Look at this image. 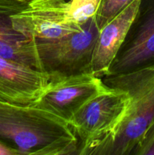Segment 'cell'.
<instances>
[{
	"instance_id": "cell-1",
	"label": "cell",
	"mask_w": 154,
	"mask_h": 155,
	"mask_svg": "<svg viewBox=\"0 0 154 155\" xmlns=\"http://www.w3.org/2000/svg\"><path fill=\"white\" fill-rule=\"evenodd\" d=\"M0 142L19 155H77L78 148L69 123L37 102L0 101Z\"/></svg>"
},
{
	"instance_id": "cell-2",
	"label": "cell",
	"mask_w": 154,
	"mask_h": 155,
	"mask_svg": "<svg viewBox=\"0 0 154 155\" xmlns=\"http://www.w3.org/2000/svg\"><path fill=\"white\" fill-rule=\"evenodd\" d=\"M102 80L108 87L124 91L129 98L125 118L105 155H135L147 130L154 125V64L106 75Z\"/></svg>"
},
{
	"instance_id": "cell-3",
	"label": "cell",
	"mask_w": 154,
	"mask_h": 155,
	"mask_svg": "<svg viewBox=\"0 0 154 155\" xmlns=\"http://www.w3.org/2000/svg\"><path fill=\"white\" fill-rule=\"evenodd\" d=\"M127 93L111 89L95 97L69 120L77 138L78 155H105L125 118Z\"/></svg>"
},
{
	"instance_id": "cell-4",
	"label": "cell",
	"mask_w": 154,
	"mask_h": 155,
	"mask_svg": "<svg viewBox=\"0 0 154 155\" xmlns=\"http://www.w3.org/2000/svg\"><path fill=\"white\" fill-rule=\"evenodd\" d=\"M100 30L95 17L79 32L55 39H33L37 70L51 77L91 71V59Z\"/></svg>"
},
{
	"instance_id": "cell-5",
	"label": "cell",
	"mask_w": 154,
	"mask_h": 155,
	"mask_svg": "<svg viewBox=\"0 0 154 155\" xmlns=\"http://www.w3.org/2000/svg\"><path fill=\"white\" fill-rule=\"evenodd\" d=\"M15 30L29 39H55L79 32L74 23L69 0H32L11 16Z\"/></svg>"
},
{
	"instance_id": "cell-6",
	"label": "cell",
	"mask_w": 154,
	"mask_h": 155,
	"mask_svg": "<svg viewBox=\"0 0 154 155\" xmlns=\"http://www.w3.org/2000/svg\"><path fill=\"white\" fill-rule=\"evenodd\" d=\"M111 90L91 71L51 77L36 102L69 123L71 118L95 97Z\"/></svg>"
},
{
	"instance_id": "cell-7",
	"label": "cell",
	"mask_w": 154,
	"mask_h": 155,
	"mask_svg": "<svg viewBox=\"0 0 154 155\" xmlns=\"http://www.w3.org/2000/svg\"><path fill=\"white\" fill-rule=\"evenodd\" d=\"M154 64V0H140L138 9L107 75Z\"/></svg>"
},
{
	"instance_id": "cell-8",
	"label": "cell",
	"mask_w": 154,
	"mask_h": 155,
	"mask_svg": "<svg viewBox=\"0 0 154 155\" xmlns=\"http://www.w3.org/2000/svg\"><path fill=\"white\" fill-rule=\"evenodd\" d=\"M50 80L49 74L0 56V101L21 105L36 103Z\"/></svg>"
},
{
	"instance_id": "cell-9",
	"label": "cell",
	"mask_w": 154,
	"mask_h": 155,
	"mask_svg": "<svg viewBox=\"0 0 154 155\" xmlns=\"http://www.w3.org/2000/svg\"><path fill=\"white\" fill-rule=\"evenodd\" d=\"M140 0H134L99 32L91 59V72L101 78L109 69L122 45L138 9Z\"/></svg>"
},
{
	"instance_id": "cell-10",
	"label": "cell",
	"mask_w": 154,
	"mask_h": 155,
	"mask_svg": "<svg viewBox=\"0 0 154 155\" xmlns=\"http://www.w3.org/2000/svg\"><path fill=\"white\" fill-rule=\"evenodd\" d=\"M30 2L0 0V56L37 70L33 39L17 31L11 21L12 15L27 7Z\"/></svg>"
},
{
	"instance_id": "cell-11",
	"label": "cell",
	"mask_w": 154,
	"mask_h": 155,
	"mask_svg": "<svg viewBox=\"0 0 154 155\" xmlns=\"http://www.w3.org/2000/svg\"><path fill=\"white\" fill-rule=\"evenodd\" d=\"M134 0H101L95 15L99 30H101L106 24L116 18Z\"/></svg>"
},
{
	"instance_id": "cell-12",
	"label": "cell",
	"mask_w": 154,
	"mask_h": 155,
	"mask_svg": "<svg viewBox=\"0 0 154 155\" xmlns=\"http://www.w3.org/2000/svg\"><path fill=\"white\" fill-rule=\"evenodd\" d=\"M135 155H154V125L147 130Z\"/></svg>"
},
{
	"instance_id": "cell-13",
	"label": "cell",
	"mask_w": 154,
	"mask_h": 155,
	"mask_svg": "<svg viewBox=\"0 0 154 155\" xmlns=\"http://www.w3.org/2000/svg\"><path fill=\"white\" fill-rule=\"evenodd\" d=\"M0 155H19L16 151L0 142Z\"/></svg>"
},
{
	"instance_id": "cell-14",
	"label": "cell",
	"mask_w": 154,
	"mask_h": 155,
	"mask_svg": "<svg viewBox=\"0 0 154 155\" xmlns=\"http://www.w3.org/2000/svg\"><path fill=\"white\" fill-rule=\"evenodd\" d=\"M28 1H31V0H28Z\"/></svg>"
}]
</instances>
